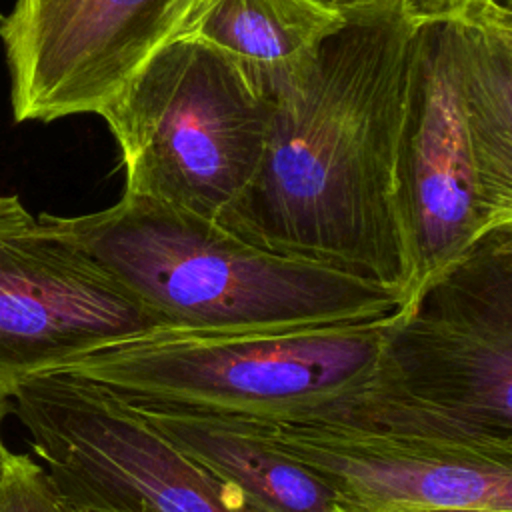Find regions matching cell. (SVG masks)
Listing matches in <instances>:
<instances>
[{
    "mask_svg": "<svg viewBox=\"0 0 512 512\" xmlns=\"http://www.w3.org/2000/svg\"><path fill=\"white\" fill-rule=\"evenodd\" d=\"M406 10L416 22L432 20H462L480 14L496 4H508L502 0H404Z\"/></svg>",
    "mask_w": 512,
    "mask_h": 512,
    "instance_id": "cell-14",
    "label": "cell"
},
{
    "mask_svg": "<svg viewBox=\"0 0 512 512\" xmlns=\"http://www.w3.org/2000/svg\"><path fill=\"white\" fill-rule=\"evenodd\" d=\"M12 458H14V454L4 446V442H2V438H0V482H2V478L6 476Z\"/></svg>",
    "mask_w": 512,
    "mask_h": 512,
    "instance_id": "cell-16",
    "label": "cell"
},
{
    "mask_svg": "<svg viewBox=\"0 0 512 512\" xmlns=\"http://www.w3.org/2000/svg\"><path fill=\"white\" fill-rule=\"evenodd\" d=\"M394 188L406 302L480 236L512 222L510 4L418 22Z\"/></svg>",
    "mask_w": 512,
    "mask_h": 512,
    "instance_id": "cell-2",
    "label": "cell"
},
{
    "mask_svg": "<svg viewBox=\"0 0 512 512\" xmlns=\"http://www.w3.org/2000/svg\"><path fill=\"white\" fill-rule=\"evenodd\" d=\"M396 512H510V510H492V508H472V506H428V508H406Z\"/></svg>",
    "mask_w": 512,
    "mask_h": 512,
    "instance_id": "cell-15",
    "label": "cell"
},
{
    "mask_svg": "<svg viewBox=\"0 0 512 512\" xmlns=\"http://www.w3.org/2000/svg\"><path fill=\"white\" fill-rule=\"evenodd\" d=\"M322 2H328V4H346V2H352V0H322Z\"/></svg>",
    "mask_w": 512,
    "mask_h": 512,
    "instance_id": "cell-19",
    "label": "cell"
},
{
    "mask_svg": "<svg viewBox=\"0 0 512 512\" xmlns=\"http://www.w3.org/2000/svg\"><path fill=\"white\" fill-rule=\"evenodd\" d=\"M152 314L178 330H270L376 320L402 308L386 286L258 248L220 222L122 194L104 210L42 216Z\"/></svg>",
    "mask_w": 512,
    "mask_h": 512,
    "instance_id": "cell-3",
    "label": "cell"
},
{
    "mask_svg": "<svg viewBox=\"0 0 512 512\" xmlns=\"http://www.w3.org/2000/svg\"><path fill=\"white\" fill-rule=\"evenodd\" d=\"M156 326L108 270L18 196H0V402L32 376Z\"/></svg>",
    "mask_w": 512,
    "mask_h": 512,
    "instance_id": "cell-10",
    "label": "cell"
},
{
    "mask_svg": "<svg viewBox=\"0 0 512 512\" xmlns=\"http://www.w3.org/2000/svg\"><path fill=\"white\" fill-rule=\"evenodd\" d=\"M60 512H82V510H76V508H70L66 506L62 500H60Z\"/></svg>",
    "mask_w": 512,
    "mask_h": 512,
    "instance_id": "cell-17",
    "label": "cell"
},
{
    "mask_svg": "<svg viewBox=\"0 0 512 512\" xmlns=\"http://www.w3.org/2000/svg\"><path fill=\"white\" fill-rule=\"evenodd\" d=\"M126 404L186 456L236 488L258 512L342 510L312 472L236 418L160 404Z\"/></svg>",
    "mask_w": 512,
    "mask_h": 512,
    "instance_id": "cell-11",
    "label": "cell"
},
{
    "mask_svg": "<svg viewBox=\"0 0 512 512\" xmlns=\"http://www.w3.org/2000/svg\"><path fill=\"white\" fill-rule=\"evenodd\" d=\"M338 512H346V510H338Z\"/></svg>",
    "mask_w": 512,
    "mask_h": 512,
    "instance_id": "cell-20",
    "label": "cell"
},
{
    "mask_svg": "<svg viewBox=\"0 0 512 512\" xmlns=\"http://www.w3.org/2000/svg\"><path fill=\"white\" fill-rule=\"evenodd\" d=\"M0 512H60L50 478L28 454H14L0 482Z\"/></svg>",
    "mask_w": 512,
    "mask_h": 512,
    "instance_id": "cell-13",
    "label": "cell"
},
{
    "mask_svg": "<svg viewBox=\"0 0 512 512\" xmlns=\"http://www.w3.org/2000/svg\"><path fill=\"white\" fill-rule=\"evenodd\" d=\"M214 0H16L0 22L16 122L102 114Z\"/></svg>",
    "mask_w": 512,
    "mask_h": 512,
    "instance_id": "cell-9",
    "label": "cell"
},
{
    "mask_svg": "<svg viewBox=\"0 0 512 512\" xmlns=\"http://www.w3.org/2000/svg\"><path fill=\"white\" fill-rule=\"evenodd\" d=\"M344 24L322 0H214L190 36L234 58L270 98Z\"/></svg>",
    "mask_w": 512,
    "mask_h": 512,
    "instance_id": "cell-12",
    "label": "cell"
},
{
    "mask_svg": "<svg viewBox=\"0 0 512 512\" xmlns=\"http://www.w3.org/2000/svg\"><path fill=\"white\" fill-rule=\"evenodd\" d=\"M240 422L312 472L346 512H512V440L430 422L376 396L372 386L320 418Z\"/></svg>",
    "mask_w": 512,
    "mask_h": 512,
    "instance_id": "cell-7",
    "label": "cell"
},
{
    "mask_svg": "<svg viewBox=\"0 0 512 512\" xmlns=\"http://www.w3.org/2000/svg\"><path fill=\"white\" fill-rule=\"evenodd\" d=\"M270 108L234 58L186 36L100 116L120 148L126 194L218 222L258 170Z\"/></svg>",
    "mask_w": 512,
    "mask_h": 512,
    "instance_id": "cell-5",
    "label": "cell"
},
{
    "mask_svg": "<svg viewBox=\"0 0 512 512\" xmlns=\"http://www.w3.org/2000/svg\"><path fill=\"white\" fill-rule=\"evenodd\" d=\"M372 392L430 422L512 440V222L392 314Z\"/></svg>",
    "mask_w": 512,
    "mask_h": 512,
    "instance_id": "cell-6",
    "label": "cell"
},
{
    "mask_svg": "<svg viewBox=\"0 0 512 512\" xmlns=\"http://www.w3.org/2000/svg\"><path fill=\"white\" fill-rule=\"evenodd\" d=\"M390 316L270 330L148 328L66 368L132 404L252 422L336 412L376 378Z\"/></svg>",
    "mask_w": 512,
    "mask_h": 512,
    "instance_id": "cell-4",
    "label": "cell"
},
{
    "mask_svg": "<svg viewBox=\"0 0 512 512\" xmlns=\"http://www.w3.org/2000/svg\"><path fill=\"white\" fill-rule=\"evenodd\" d=\"M10 400L58 498L82 512H258L104 388L52 372Z\"/></svg>",
    "mask_w": 512,
    "mask_h": 512,
    "instance_id": "cell-8",
    "label": "cell"
},
{
    "mask_svg": "<svg viewBox=\"0 0 512 512\" xmlns=\"http://www.w3.org/2000/svg\"><path fill=\"white\" fill-rule=\"evenodd\" d=\"M6 410H8V402H0V422H2L4 414H6Z\"/></svg>",
    "mask_w": 512,
    "mask_h": 512,
    "instance_id": "cell-18",
    "label": "cell"
},
{
    "mask_svg": "<svg viewBox=\"0 0 512 512\" xmlns=\"http://www.w3.org/2000/svg\"><path fill=\"white\" fill-rule=\"evenodd\" d=\"M344 24L272 96L264 152L220 216L238 238L408 296L396 148L418 22L404 0L342 4Z\"/></svg>",
    "mask_w": 512,
    "mask_h": 512,
    "instance_id": "cell-1",
    "label": "cell"
}]
</instances>
